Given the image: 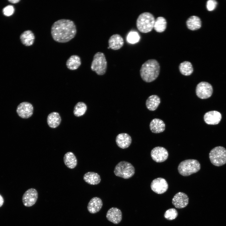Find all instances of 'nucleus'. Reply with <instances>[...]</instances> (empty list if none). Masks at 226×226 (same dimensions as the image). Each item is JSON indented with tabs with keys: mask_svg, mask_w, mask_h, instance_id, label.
<instances>
[{
	"mask_svg": "<svg viewBox=\"0 0 226 226\" xmlns=\"http://www.w3.org/2000/svg\"><path fill=\"white\" fill-rule=\"evenodd\" d=\"M166 24V21L165 18L162 17H159L155 20L153 28L156 32H162L165 30Z\"/></svg>",
	"mask_w": 226,
	"mask_h": 226,
	"instance_id": "28",
	"label": "nucleus"
},
{
	"mask_svg": "<svg viewBox=\"0 0 226 226\" xmlns=\"http://www.w3.org/2000/svg\"><path fill=\"white\" fill-rule=\"evenodd\" d=\"M222 118L221 113L215 110L206 112L204 116V120L206 123L209 125H215L218 124Z\"/></svg>",
	"mask_w": 226,
	"mask_h": 226,
	"instance_id": "14",
	"label": "nucleus"
},
{
	"mask_svg": "<svg viewBox=\"0 0 226 226\" xmlns=\"http://www.w3.org/2000/svg\"><path fill=\"white\" fill-rule=\"evenodd\" d=\"M159 64L157 60L149 59L143 63L140 69V75L142 79L148 83L155 80L160 72Z\"/></svg>",
	"mask_w": 226,
	"mask_h": 226,
	"instance_id": "2",
	"label": "nucleus"
},
{
	"mask_svg": "<svg viewBox=\"0 0 226 226\" xmlns=\"http://www.w3.org/2000/svg\"><path fill=\"white\" fill-rule=\"evenodd\" d=\"M33 107L30 103L24 102L19 104L16 109V112L20 117L28 118L31 116L33 113Z\"/></svg>",
	"mask_w": 226,
	"mask_h": 226,
	"instance_id": "10",
	"label": "nucleus"
},
{
	"mask_svg": "<svg viewBox=\"0 0 226 226\" xmlns=\"http://www.w3.org/2000/svg\"><path fill=\"white\" fill-rule=\"evenodd\" d=\"M179 69L180 73L185 76L191 75L193 71L192 65L188 61H184L180 63L179 66Z\"/></svg>",
	"mask_w": 226,
	"mask_h": 226,
	"instance_id": "27",
	"label": "nucleus"
},
{
	"mask_svg": "<svg viewBox=\"0 0 226 226\" xmlns=\"http://www.w3.org/2000/svg\"><path fill=\"white\" fill-rule=\"evenodd\" d=\"M38 197V193L37 190L35 188H30L24 193L22 196L23 203L25 207H31L35 204Z\"/></svg>",
	"mask_w": 226,
	"mask_h": 226,
	"instance_id": "9",
	"label": "nucleus"
},
{
	"mask_svg": "<svg viewBox=\"0 0 226 226\" xmlns=\"http://www.w3.org/2000/svg\"><path fill=\"white\" fill-rule=\"evenodd\" d=\"M4 202V200L2 196L0 195V207H1L3 204Z\"/></svg>",
	"mask_w": 226,
	"mask_h": 226,
	"instance_id": "34",
	"label": "nucleus"
},
{
	"mask_svg": "<svg viewBox=\"0 0 226 226\" xmlns=\"http://www.w3.org/2000/svg\"><path fill=\"white\" fill-rule=\"evenodd\" d=\"M217 4V2L214 0H209L207 1L206 7L208 10L212 11L216 8Z\"/></svg>",
	"mask_w": 226,
	"mask_h": 226,
	"instance_id": "33",
	"label": "nucleus"
},
{
	"mask_svg": "<svg viewBox=\"0 0 226 226\" xmlns=\"http://www.w3.org/2000/svg\"><path fill=\"white\" fill-rule=\"evenodd\" d=\"M151 156L154 161L156 162L160 163L164 161L167 159L168 153L164 148L157 147L151 150Z\"/></svg>",
	"mask_w": 226,
	"mask_h": 226,
	"instance_id": "12",
	"label": "nucleus"
},
{
	"mask_svg": "<svg viewBox=\"0 0 226 226\" xmlns=\"http://www.w3.org/2000/svg\"><path fill=\"white\" fill-rule=\"evenodd\" d=\"M155 19L153 15L149 12L140 14L136 21V26L141 32L147 33L151 31L153 28Z\"/></svg>",
	"mask_w": 226,
	"mask_h": 226,
	"instance_id": "3",
	"label": "nucleus"
},
{
	"mask_svg": "<svg viewBox=\"0 0 226 226\" xmlns=\"http://www.w3.org/2000/svg\"><path fill=\"white\" fill-rule=\"evenodd\" d=\"M102 206L103 202L101 199L98 197H95L92 198L89 202L87 209L90 213H95L100 210Z\"/></svg>",
	"mask_w": 226,
	"mask_h": 226,
	"instance_id": "18",
	"label": "nucleus"
},
{
	"mask_svg": "<svg viewBox=\"0 0 226 226\" xmlns=\"http://www.w3.org/2000/svg\"><path fill=\"white\" fill-rule=\"evenodd\" d=\"M209 157L213 165L222 166L226 163V149L222 146L216 147L210 151Z\"/></svg>",
	"mask_w": 226,
	"mask_h": 226,
	"instance_id": "7",
	"label": "nucleus"
},
{
	"mask_svg": "<svg viewBox=\"0 0 226 226\" xmlns=\"http://www.w3.org/2000/svg\"><path fill=\"white\" fill-rule=\"evenodd\" d=\"M132 141L131 136L126 133H121L118 134L116 139L117 146L123 149L128 148L131 145Z\"/></svg>",
	"mask_w": 226,
	"mask_h": 226,
	"instance_id": "16",
	"label": "nucleus"
},
{
	"mask_svg": "<svg viewBox=\"0 0 226 226\" xmlns=\"http://www.w3.org/2000/svg\"><path fill=\"white\" fill-rule=\"evenodd\" d=\"M3 12L5 16H9L13 13L14 12V9L12 5H8L3 8Z\"/></svg>",
	"mask_w": 226,
	"mask_h": 226,
	"instance_id": "32",
	"label": "nucleus"
},
{
	"mask_svg": "<svg viewBox=\"0 0 226 226\" xmlns=\"http://www.w3.org/2000/svg\"><path fill=\"white\" fill-rule=\"evenodd\" d=\"M189 203V198L185 193L179 192L175 195L172 199V203L176 208L186 207Z\"/></svg>",
	"mask_w": 226,
	"mask_h": 226,
	"instance_id": "13",
	"label": "nucleus"
},
{
	"mask_svg": "<svg viewBox=\"0 0 226 226\" xmlns=\"http://www.w3.org/2000/svg\"><path fill=\"white\" fill-rule=\"evenodd\" d=\"M63 161L66 166L71 169L75 168L77 164V160L75 156L73 153L70 152L65 154Z\"/></svg>",
	"mask_w": 226,
	"mask_h": 226,
	"instance_id": "23",
	"label": "nucleus"
},
{
	"mask_svg": "<svg viewBox=\"0 0 226 226\" xmlns=\"http://www.w3.org/2000/svg\"><path fill=\"white\" fill-rule=\"evenodd\" d=\"M61 119L59 114L54 112L49 114L47 116V121L49 126L51 128H56L60 124Z\"/></svg>",
	"mask_w": 226,
	"mask_h": 226,
	"instance_id": "21",
	"label": "nucleus"
},
{
	"mask_svg": "<svg viewBox=\"0 0 226 226\" xmlns=\"http://www.w3.org/2000/svg\"><path fill=\"white\" fill-rule=\"evenodd\" d=\"M83 179L87 183L91 185L99 184L101 181L100 175L97 173L89 172L84 174Z\"/></svg>",
	"mask_w": 226,
	"mask_h": 226,
	"instance_id": "22",
	"label": "nucleus"
},
{
	"mask_svg": "<svg viewBox=\"0 0 226 226\" xmlns=\"http://www.w3.org/2000/svg\"><path fill=\"white\" fill-rule=\"evenodd\" d=\"M135 170L130 163L125 161L119 162L115 166L114 173L117 176L125 179L132 177L134 174Z\"/></svg>",
	"mask_w": 226,
	"mask_h": 226,
	"instance_id": "6",
	"label": "nucleus"
},
{
	"mask_svg": "<svg viewBox=\"0 0 226 226\" xmlns=\"http://www.w3.org/2000/svg\"><path fill=\"white\" fill-rule=\"evenodd\" d=\"M20 1L19 0H9L8 1L13 3H16Z\"/></svg>",
	"mask_w": 226,
	"mask_h": 226,
	"instance_id": "35",
	"label": "nucleus"
},
{
	"mask_svg": "<svg viewBox=\"0 0 226 226\" xmlns=\"http://www.w3.org/2000/svg\"><path fill=\"white\" fill-rule=\"evenodd\" d=\"M20 38L22 44L26 46H30L34 44L35 36L31 30H26L20 35Z\"/></svg>",
	"mask_w": 226,
	"mask_h": 226,
	"instance_id": "20",
	"label": "nucleus"
},
{
	"mask_svg": "<svg viewBox=\"0 0 226 226\" xmlns=\"http://www.w3.org/2000/svg\"><path fill=\"white\" fill-rule=\"evenodd\" d=\"M197 96L201 99H206L210 97L213 92L212 86L206 82H201L197 85L196 89Z\"/></svg>",
	"mask_w": 226,
	"mask_h": 226,
	"instance_id": "8",
	"label": "nucleus"
},
{
	"mask_svg": "<svg viewBox=\"0 0 226 226\" xmlns=\"http://www.w3.org/2000/svg\"><path fill=\"white\" fill-rule=\"evenodd\" d=\"M87 110L86 105L82 102H78L75 106L73 110V114L77 117L83 116Z\"/></svg>",
	"mask_w": 226,
	"mask_h": 226,
	"instance_id": "29",
	"label": "nucleus"
},
{
	"mask_svg": "<svg viewBox=\"0 0 226 226\" xmlns=\"http://www.w3.org/2000/svg\"><path fill=\"white\" fill-rule=\"evenodd\" d=\"M177 210L174 208H171L167 210L164 213V216L165 218L171 220L175 219L178 216Z\"/></svg>",
	"mask_w": 226,
	"mask_h": 226,
	"instance_id": "30",
	"label": "nucleus"
},
{
	"mask_svg": "<svg viewBox=\"0 0 226 226\" xmlns=\"http://www.w3.org/2000/svg\"><path fill=\"white\" fill-rule=\"evenodd\" d=\"M124 40L120 35L115 34L111 36L108 40L109 47L113 50L120 49L124 45Z\"/></svg>",
	"mask_w": 226,
	"mask_h": 226,
	"instance_id": "17",
	"label": "nucleus"
},
{
	"mask_svg": "<svg viewBox=\"0 0 226 226\" xmlns=\"http://www.w3.org/2000/svg\"><path fill=\"white\" fill-rule=\"evenodd\" d=\"M106 217L107 220L114 224L120 223L122 218V214L121 210L116 207H112L107 211Z\"/></svg>",
	"mask_w": 226,
	"mask_h": 226,
	"instance_id": "15",
	"label": "nucleus"
},
{
	"mask_svg": "<svg viewBox=\"0 0 226 226\" xmlns=\"http://www.w3.org/2000/svg\"><path fill=\"white\" fill-rule=\"evenodd\" d=\"M150 186L153 191L158 194H162L167 191L168 188V185L165 179L158 178L152 181Z\"/></svg>",
	"mask_w": 226,
	"mask_h": 226,
	"instance_id": "11",
	"label": "nucleus"
},
{
	"mask_svg": "<svg viewBox=\"0 0 226 226\" xmlns=\"http://www.w3.org/2000/svg\"><path fill=\"white\" fill-rule=\"evenodd\" d=\"M76 26L72 20L65 19H59L54 22L51 28L53 39L61 43H66L73 39L77 33Z\"/></svg>",
	"mask_w": 226,
	"mask_h": 226,
	"instance_id": "1",
	"label": "nucleus"
},
{
	"mask_svg": "<svg viewBox=\"0 0 226 226\" xmlns=\"http://www.w3.org/2000/svg\"><path fill=\"white\" fill-rule=\"evenodd\" d=\"M165 124L161 120L158 118L153 119L150 122L149 127L151 131L154 133H158L164 131Z\"/></svg>",
	"mask_w": 226,
	"mask_h": 226,
	"instance_id": "19",
	"label": "nucleus"
},
{
	"mask_svg": "<svg viewBox=\"0 0 226 226\" xmlns=\"http://www.w3.org/2000/svg\"><path fill=\"white\" fill-rule=\"evenodd\" d=\"M160 103L159 97L156 95H153L149 96L146 102L147 108L150 110H156Z\"/></svg>",
	"mask_w": 226,
	"mask_h": 226,
	"instance_id": "25",
	"label": "nucleus"
},
{
	"mask_svg": "<svg viewBox=\"0 0 226 226\" xmlns=\"http://www.w3.org/2000/svg\"><path fill=\"white\" fill-rule=\"evenodd\" d=\"M81 63L80 57L77 55H73L71 56L67 60L66 65L68 69L70 70H75L80 67Z\"/></svg>",
	"mask_w": 226,
	"mask_h": 226,
	"instance_id": "24",
	"label": "nucleus"
},
{
	"mask_svg": "<svg viewBox=\"0 0 226 226\" xmlns=\"http://www.w3.org/2000/svg\"><path fill=\"white\" fill-rule=\"evenodd\" d=\"M187 26L188 29L192 30H196L201 26V21L200 18L196 16L190 17L186 22Z\"/></svg>",
	"mask_w": 226,
	"mask_h": 226,
	"instance_id": "26",
	"label": "nucleus"
},
{
	"mask_svg": "<svg viewBox=\"0 0 226 226\" xmlns=\"http://www.w3.org/2000/svg\"><path fill=\"white\" fill-rule=\"evenodd\" d=\"M140 38L138 34L135 31H131L129 32L127 37L128 42L132 44L137 42L139 41Z\"/></svg>",
	"mask_w": 226,
	"mask_h": 226,
	"instance_id": "31",
	"label": "nucleus"
},
{
	"mask_svg": "<svg viewBox=\"0 0 226 226\" xmlns=\"http://www.w3.org/2000/svg\"><path fill=\"white\" fill-rule=\"evenodd\" d=\"M107 68V62L104 53L100 52L96 53L94 55L91 68L98 75L105 74Z\"/></svg>",
	"mask_w": 226,
	"mask_h": 226,
	"instance_id": "5",
	"label": "nucleus"
},
{
	"mask_svg": "<svg viewBox=\"0 0 226 226\" xmlns=\"http://www.w3.org/2000/svg\"><path fill=\"white\" fill-rule=\"evenodd\" d=\"M201 165L196 160L188 159L183 161L179 164L178 170L179 173L183 176H188L198 171Z\"/></svg>",
	"mask_w": 226,
	"mask_h": 226,
	"instance_id": "4",
	"label": "nucleus"
}]
</instances>
